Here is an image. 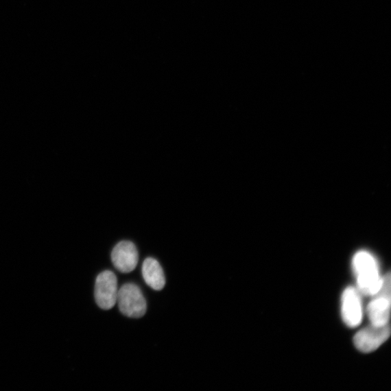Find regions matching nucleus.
<instances>
[{"label":"nucleus","instance_id":"nucleus-1","mask_svg":"<svg viewBox=\"0 0 391 391\" xmlns=\"http://www.w3.org/2000/svg\"><path fill=\"white\" fill-rule=\"evenodd\" d=\"M358 289L365 296H373L379 291L383 278L376 259L369 252H357L352 261Z\"/></svg>","mask_w":391,"mask_h":391},{"label":"nucleus","instance_id":"nucleus-2","mask_svg":"<svg viewBox=\"0 0 391 391\" xmlns=\"http://www.w3.org/2000/svg\"><path fill=\"white\" fill-rule=\"evenodd\" d=\"M117 303L126 317L140 318L146 314L147 302L139 287L133 283L123 285L117 292Z\"/></svg>","mask_w":391,"mask_h":391},{"label":"nucleus","instance_id":"nucleus-3","mask_svg":"<svg viewBox=\"0 0 391 391\" xmlns=\"http://www.w3.org/2000/svg\"><path fill=\"white\" fill-rule=\"evenodd\" d=\"M368 305V313L371 324L384 325L388 324L390 311V274L383 278L379 291L372 296Z\"/></svg>","mask_w":391,"mask_h":391},{"label":"nucleus","instance_id":"nucleus-4","mask_svg":"<svg viewBox=\"0 0 391 391\" xmlns=\"http://www.w3.org/2000/svg\"><path fill=\"white\" fill-rule=\"evenodd\" d=\"M117 280L110 270L104 271L97 276L95 296L97 305L102 309L109 310L117 303Z\"/></svg>","mask_w":391,"mask_h":391},{"label":"nucleus","instance_id":"nucleus-5","mask_svg":"<svg viewBox=\"0 0 391 391\" xmlns=\"http://www.w3.org/2000/svg\"><path fill=\"white\" fill-rule=\"evenodd\" d=\"M390 329L388 324L375 325L361 330L354 338L356 347L364 353H370L379 348L388 339Z\"/></svg>","mask_w":391,"mask_h":391},{"label":"nucleus","instance_id":"nucleus-6","mask_svg":"<svg viewBox=\"0 0 391 391\" xmlns=\"http://www.w3.org/2000/svg\"><path fill=\"white\" fill-rule=\"evenodd\" d=\"M342 313L344 322L350 328H355L363 318L362 300L359 291L349 286L342 296Z\"/></svg>","mask_w":391,"mask_h":391},{"label":"nucleus","instance_id":"nucleus-7","mask_svg":"<svg viewBox=\"0 0 391 391\" xmlns=\"http://www.w3.org/2000/svg\"><path fill=\"white\" fill-rule=\"evenodd\" d=\"M115 268L123 273L135 270L139 262V254L136 246L130 241H123L117 244L111 254Z\"/></svg>","mask_w":391,"mask_h":391},{"label":"nucleus","instance_id":"nucleus-8","mask_svg":"<svg viewBox=\"0 0 391 391\" xmlns=\"http://www.w3.org/2000/svg\"><path fill=\"white\" fill-rule=\"evenodd\" d=\"M142 275L146 283L155 291H161L165 285L163 270L160 263L153 258H147L142 266Z\"/></svg>","mask_w":391,"mask_h":391}]
</instances>
